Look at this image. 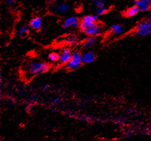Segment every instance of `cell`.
Returning a JSON list of instances; mask_svg holds the SVG:
<instances>
[{"label": "cell", "mask_w": 151, "mask_h": 141, "mask_svg": "<svg viewBox=\"0 0 151 141\" xmlns=\"http://www.w3.org/2000/svg\"><path fill=\"white\" fill-rule=\"evenodd\" d=\"M50 69V65L45 62L31 61L26 66V70L28 74L37 76L46 73Z\"/></svg>", "instance_id": "cell-1"}, {"label": "cell", "mask_w": 151, "mask_h": 141, "mask_svg": "<svg viewBox=\"0 0 151 141\" xmlns=\"http://www.w3.org/2000/svg\"><path fill=\"white\" fill-rule=\"evenodd\" d=\"M151 33V19H147L139 22L134 31V34L138 37H143Z\"/></svg>", "instance_id": "cell-2"}, {"label": "cell", "mask_w": 151, "mask_h": 141, "mask_svg": "<svg viewBox=\"0 0 151 141\" xmlns=\"http://www.w3.org/2000/svg\"><path fill=\"white\" fill-rule=\"evenodd\" d=\"M82 55L77 51L72 53L71 59L65 65V68L69 70H75L78 69L82 65Z\"/></svg>", "instance_id": "cell-3"}, {"label": "cell", "mask_w": 151, "mask_h": 141, "mask_svg": "<svg viewBox=\"0 0 151 141\" xmlns=\"http://www.w3.org/2000/svg\"><path fill=\"white\" fill-rule=\"evenodd\" d=\"M83 32L88 37H96L102 33V29L101 26L96 23L81 29Z\"/></svg>", "instance_id": "cell-4"}, {"label": "cell", "mask_w": 151, "mask_h": 141, "mask_svg": "<svg viewBox=\"0 0 151 141\" xmlns=\"http://www.w3.org/2000/svg\"><path fill=\"white\" fill-rule=\"evenodd\" d=\"M72 55V53L69 49H63L59 53V64L62 65H65L71 59Z\"/></svg>", "instance_id": "cell-5"}, {"label": "cell", "mask_w": 151, "mask_h": 141, "mask_svg": "<svg viewBox=\"0 0 151 141\" xmlns=\"http://www.w3.org/2000/svg\"><path fill=\"white\" fill-rule=\"evenodd\" d=\"M79 25V20L76 16H70L64 20L62 26L64 28H75Z\"/></svg>", "instance_id": "cell-6"}, {"label": "cell", "mask_w": 151, "mask_h": 141, "mask_svg": "<svg viewBox=\"0 0 151 141\" xmlns=\"http://www.w3.org/2000/svg\"><path fill=\"white\" fill-rule=\"evenodd\" d=\"M97 19V16L96 15H87L83 17L81 23L80 28L81 29L84 28L93 23H96V21Z\"/></svg>", "instance_id": "cell-7"}, {"label": "cell", "mask_w": 151, "mask_h": 141, "mask_svg": "<svg viewBox=\"0 0 151 141\" xmlns=\"http://www.w3.org/2000/svg\"><path fill=\"white\" fill-rule=\"evenodd\" d=\"M134 4L141 12L147 11L151 7L150 0H134Z\"/></svg>", "instance_id": "cell-8"}, {"label": "cell", "mask_w": 151, "mask_h": 141, "mask_svg": "<svg viewBox=\"0 0 151 141\" xmlns=\"http://www.w3.org/2000/svg\"><path fill=\"white\" fill-rule=\"evenodd\" d=\"M96 59L95 54L91 51H87L82 55V62L83 64H90Z\"/></svg>", "instance_id": "cell-9"}, {"label": "cell", "mask_w": 151, "mask_h": 141, "mask_svg": "<svg viewBox=\"0 0 151 141\" xmlns=\"http://www.w3.org/2000/svg\"><path fill=\"white\" fill-rule=\"evenodd\" d=\"M111 31L114 35L119 36L125 32V28L120 24H114L111 27Z\"/></svg>", "instance_id": "cell-10"}, {"label": "cell", "mask_w": 151, "mask_h": 141, "mask_svg": "<svg viewBox=\"0 0 151 141\" xmlns=\"http://www.w3.org/2000/svg\"><path fill=\"white\" fill-rule=\"evenodd\" d=\"M42 25V20L40 17H35L29 22V26L33 29H39Z\"/></svg>", "instance_id": "cell-11"}, {"label": "cell", "mask_w": 151, "mask_h": 141, "mask_svg": "<svg viewBox=\"0 0 151 141\" xmlns=\"http://www.w3.org/2000/svg\"><path fill=\"white\" fill-rule=\"evenodd\" d=\"M96 42V38L95 37H88L83 42V47L84 49H88L93 47Z\"/></svg>", "instance_id": "cell-12"}, {"label": "cell", "mask_w": 151, "mask_h": 141, "mask_svg": "<svg viewBox=\"0 0 151 141\" xmlns=\"http://www.w3.org/2000/svg\"><path fill=\"white\" fill-rule=\"evenodd\" d=\"M78 37L75 34H70L66 37V41L68 44L70 46H75L78 42Z\"/></svg>", "instance_id": "cell-13"}, {"label": "cell", "mask_w": 151, "mask_h": 141, "mask_svg": "<svg viewBox=\"0 0 151 141\" xmlns=\"http://www.w3.org/2000/svg\"><path fill=\"white\" fill-rule=\"evenodd\" d=\"M139 8L136 6H134L125 10L124 16L127 17H132L135 16L139 12Z\"/></svg>", "instance_id": "cell-14"}, {"label": "cell", "mask_w": 151, "mask_h": 141, "mask_svg": "<svg viewBox=\"0 0 151 141\" xmlns=\"http://www.w3.org/2000/svg\"><path fill=\"white\" fill-rule=\"evenodd\" d=\"M69 9V5L66 3H62L59 4L55 9V12L63 14L66 13Z\"/></svg>", "instance_id": "cell-15"}, {"label": "cell", "mask_w": 151, "mask_h": 141, "mask_svg": "<svg viewBox=\"0 0 151 141\" xmlns=\"http://www.w3.org/2000/svg\"><path fill=\"white\" fill-rule=\"evenodd\" d=\"M48 59L50 62H52V63L59 62V53H58L56 52L50 53L48 56Z\"/></svg>", "instance_id": "cell-16"}, {"label": "cell", "mask_w": 151, "mask_h": 141, "mask_svg": "<svg viewBox=\"0 0 151 141\" xmlns=\"http://www.w3.org/2000/svg\"><path fill=\"white\" fill-rule=\"evenodd\" d=\"M29 31V28L27 26L21 27L17 31V34L20 36H24L27 35Z\"/></svg>", "instance_id": "cell-17"}, {"label": "cell", "mask_w": 151, "mask_h": 141, "mask_svg": "<svg viewBox=\"0 0 151 141\" xmlns=\"http://www.w3.org/2000/svg\"><path fill=\"white\" fill-rule=\"evenodd\" d=\"M106 12H107V9L105 6L97 8V9H96V13L99 16L103 15V14H105Z\"/></svg>", "instance_id": "cell-18"}, {"label": "cell", "mask_w": 151, "mask_h": 141, "mask_svg": "<svg viewBox=\"0 0 151 141\" xmlns=\"http://www.w3.org/2000/svg\"><path fill=\"white\" fill-rule=\"evenodd\" d=\"M104 0H94L93 1V5L97 8L104 7Z\"/></svg>", "instance_id": "cell-19"}, {"label": "cell", "mask_w": 151, "mask_h": 141, "mask_svg": "<svg viewBox=\"0 0 151 141\" xmlns=\"http://www.w3.org/2000/svg\"><path fill=\"white\" fill-rule=\"evenodd\" d=\"M14 2H15V0H6V4L9 6H13Z\"/></svg>", "instance_id": "cell-20"}, {"label": "cell", "mask_w": 151, "mask_h": 141, "mask_svg": "<svg viewBox=\"0 0 151 141\" xmlns=\"http://www.w3.org/2000/svg\"><path fill=\"white\" fill-rule=\"evenodd\" d=\"M48 88V86H44L42 87V91H45L46 90H47Z\"/></svg>", "instance_id": "cell-21"}, {"label": "cell", "mask_w": 151, "mask_h": 141, "mask_svg": "<svg viewBox=\"0 0 151 141\" xmlns=\"http://www.w3.org/2000/svg\"><path fill=\"white\" fill-rule=\"evenodd\" d=\"M50 1H55V0H50Z\"/></svg>", "instance_id": "cell-22"}, {"label": "cell", "mask_w": 151, "mask_h": 141, "mask_svg": "<svg viewBox=\"0 0 151 141\" xmlns=\"http://www.w3.org/2000/svg\"><path fill=\"white\" fill-rule=\"evenodd\" d=\"M55 1H56V0H55Z\"/></svg>", "instance_id": "cell-23"}]
</instances>
